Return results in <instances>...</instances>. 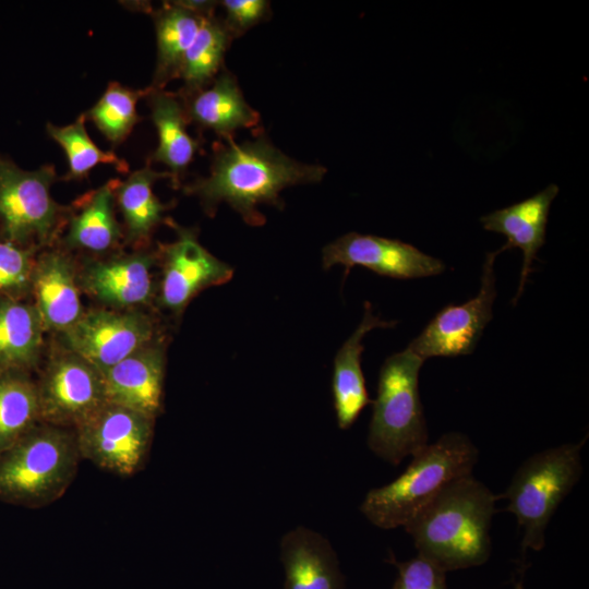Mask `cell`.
<instances>
[{
  "instance_id": "1",
  "label": "cell",
  "mask_w": 589,
  "mask_h": 589,
  "mask_svg": "<svg viewBox=\"0 0 589 589\" xmlns=\"http://www.w3.org/2000/svg\"><path fill=\"white\" fill-rule=\"evenodd\" d=\"M212 149L208 176L197 177L182 190L197 197L207 216H214L218 205L225 202L250 226L265 224L257 209L260 205L283 209L284 189L320 182L327 171L321 165L289 157L262 130L255 132L253 140L241 143L233 139L218 140Z\"/></svg>"
},
{
  "instance_id": "2",
  "label": "cell",
  "mask_w": 589,
  "mask_h": 589,
  "mask_svg": "<svg viewBox=\"0 0 589 589\" xmlns=\"http://www.w3.org/2000/svg\"><path fill=\"white\" fill-rule=\"evenodd\" d=\"M496 496L472 474L446 485L405 526L418 555L444 572L484 564L491 555Z\"/></svg>"
},
{
  "instance_id": "3",
  "label": "cell",
  "mask_w": 589,
  "mask_h": 589,
  "mask_svg": "<svg viewBox=\"0 0 589 589\" xmlns=\"http://www.w3.org/2000/svg\"><path fill=\"white\" fill-rule=\"evenodd\" d=\"M411 457L398 478L364 496L360 510L374 526L404 527L446 485L472 474L479 450L466 434L448 432Z\"/></svg>"
},
{
  "instance_id": "4",
  "label": "cell",
  "mask_w": 589,
  "mask_h": 589,
  "mask_svg": "<svg viewBox=\"0 0 589 589\" xmlns=\"http://www.w3.org/2000/svg\"><path fill=\"white\" fill-rule=\"evenodd\" d=\"M81 455L73 429L39 422L0 453V501L41 507L72 483Z\"/></svg>"
},
{
  "instance_id": "5",
  "label": "cell",
  "mask_w": 589,
  "mask_h": 589,
  "mask_svg": "<svg viewBox=\"0 0 589 589\" xmlns=\"http://www.w3.org/2000/svg\"><path fill=\"white\" fill-rule=\"evenodd\" d=\"M586 438L538 452L527 458L514 473L498 498L507 501L521 529V565L515 589H522L527 550L541 551L545 530L562 501L570 493L582 473L581 449Z\"/></svg>"
},
{
  "instance_id": "6",
  "label": "cell",
  "mask_w": 589,
  "mask_h": 589,
  "mask_svg": "<svg viewBox=\"0 0 589 589\" xmlns=\"http://www.w3.org/2000/svg\"><path fill=\"white\" fill-rule=\"evenodd\" d=\"M423 362L406 348L387 357L380 370L366 443L377 457L394 466L429 444L419 392Z\"/></svg>"
},
{
  "instance_id": "7",
  "label": "cell",
  "mask_w": 589,
  "mask_h": 589,
  "mask_svg": "<svg viewBox=\"0 0 589 589\" xmlns=\"http://www.w3.org/2000/svg\"><path fill=\"white\" fill-rule=\"evenodd\" d=\"M57 180L52 165L28 171L0 155V240L40 249L57 239L69 212L51 196Z\"/></svg>"
},
{
  "instance_id": "8",
  "label": "cell",
  "mask_w": 589,
  "mask_h": 589,
  "mask_svg": "<svg viewBox=\"0 0 589 589\" xmlns=\"http://www.w3.org/2000/svg\"><path fill=\"white\" fill-rule=\"evenodd\" d=\"M37 384L40 420L76 429L107 402L101 372L62 347L47 360Z\"/></svg>"
},
{
  "instance_id": "9",
  "label": "cell",
  "mask_w": 589,
  "mask_h": 589,
  "mask_svg": "<svg viewBox=\"0 0 589 589\" xmlns=\"http://www.w3.org/2000/svg\"><path fill=\"white\" fill-rule=\"evenodd\" d=\"M155 419L111 402L104 404L75 431L81 458L128 476L148 454Z\"/></svg>"
},
{
  "instance_id": "10",
  "label": "cell",
  "mask_w": 589,
  "mask_h": 589,
  "mask_svg": "<svg viewBox=\"0 0 589 589\" xmlns=\"http://www.w3.org/2000/svg\"><path fill=\"white\" fill-rule=\"evenodd\" d=\"M165 223L176 231L177 238L158 245L161 277L155 299L160 309L179 317L201 291L229 281L233 268L200 243L196 228L180 226L169 217Z\"/></svg>"
},
{
  "instance_id": "11",
  "label": "cell",
  "mask_w": 589,
  "mask_h": 589,
  "mask_svg": "<svg viewBox=\"0 0 589 589\" xmlns=\"http://www.w3.org/2000/svg\"><path fill=\"white\" fill-rule=\"evenodd\" d=\"M63 347L100 372L161 336L151 316L135 310L91 309L60 334Z\"/></svg>"
},
{
  "instance_id": "12",
  "label": "cell",
  "mask_w": 589,
  "mask_h": 589,
  "mask_svg": "<svg viewBox=\"0 0 589 589\" xmlns=\"http://www.w3.org/2000/svg\"><path fill=\"white\" fill-rule=\"evenodd\" d=\"M504 250L489 252L483 263L478 294L467 302L442 309L408 345L425 361L432 357H457L473 351L483 329L493 316L496 298L494 261Z\"/></svg>"
},
{
  "instance_id": "13",
  "label": "cell",
  "mask_w": 589,
  "mask_h": 589,
  "mask_svg": "<svg viewBox=\"0 0 589 589\" xmlns=\"http://www.w3.org/2000/svg\"><path fill=\"white\" fill-rule=\"evenodd\" d=\"M322 265L345 267V277L353 266L365 267L381 276L412 279L435 276L445 264L416 247L397 239L348 232L322 250Z\"/></svg>"
},
{
  "instance_id": "14",
  "label": "cell",
  "mask_w": 589,
  "mask_h": 589,
  "mask_svg": "<svg viewBox=\"0 0 589 589\" xmlns=\"http://www.w3.org/2000/svg\"><path fill=\"white\" fill-rule=\"evenodd\" d=\"M156 265L157 250L143 249L131 254L88 261L77 268L79 286L112 310H133L151 304L156 298L157 285L153 278Z\"/></svg>"
},
{
  "instance_id": "15",
  "label": "cell",
  "mask_w": 589,
  "mask_h": 589,
  "mask_svg": "<svg viewBox=\"0 0 589 589\" xmlns=\"http://www.w3.org/2000/svg\"><path fill=\"white\" fill-rule=\"evenodd\" d=\"M166 344L159 336L101 371L107 402L155 419L163 409Z\"/></svg>"
},
{
  "instance_id": "16",
  "label": "cell",
  "mask_w": 589,
  "mask_h": 589,
  "mask_svg": "<svg viewBox=\"0 0 589 589\" xmlns=\"http://www.w3.org/2000/svg\"><path fill=\"white\" fill-rule=\"evenodd\" d=\"M77 267L63 250H48L36 256L31 294L45 330L62 334L84 313L80 298Z\"/></svg>"
},
{
  "instance_id": "17",
  "label": "cell",
  "mask_w": 589,
  "mask_h": 589,
  "mask_svg": "<svg viewBox=\"0 0 589 589\" xmlns=\"http://www.w3.org/2000/svg\"><path fill=\"white\" fill-rule=\"evenodd\" d=\"M190 123L209 130L219 140L233 139L241 129L257 128L260 113L245 100L236 75L225 67L205 88L180 94Z\"/></svg>"
},
{
  "instance_id": "18",
  "label": "cell",
  "mask_w": 589,
  "mask_h": 589,
  "mask_svg": "<svg viewBox=\"0 0 589 589\" xmlns=\"http://www.w3.org/2000/svg\"><path fill=\"white\" fill-rule=\"evenodd\" d=\"M558 192L560 188L552 183L519 203L496 209L480 218L485 230L506 237L507 243L502 247L504 251L518 248L522 252L520 281L514 303L522 294L532 263L545 242L549 213Z\"/></svg>"
},
{
  "instance_id": "19",
  "label": "cell",
  "mask_w": 589,
  "mask_h": 589,
  "mask_svg": "<svg viewBox=\"0 0 589 589\" xmlns=\"http://www.w3.org/2000/svg\"><path fill=\"white\" fill-rule=\"evenodd\" d=\"M284 589H345V577L330 542L299 526L283 537Z\"/></svg>"
},
{
  "instance_id": "20",
  "label": "cell",
  "mask_w": 589,
  "mask_h": 589,
  "mask_svg": "<svg viewBox=\"0 0 589 589\" xmlns=\"http://www.w3.org/2000/svg\"><path fill=\"white\" fill-rule=\"evenodd\" d=\"M118 179L81 195L71 206L65 220L62 244L69 250L105 254L115 250L123 238L116 218Z\"/></svg>"
},
{
  "instance_id": "21",
  "label": "cell",
  "mask_w": 589,
  "mask_h": 589,
  "mask_svg": "<svg viewBox=\"0 0 589 589\" xmlns=\"http://www.w3.org/2000/svg\"><path fill=\"white\" fill-rule=\"evenodd\" d=\"M144 98L151 109L158 137L157 147L151 154L148 164L165 165L171 175L173 188H180L181 178L201 149L202 143L188 132L190 122L178 93L148 86Z\"/></svg>"
},
{
  "instance_id": "22",
  "label": "cell",
  "mask_w": 589,
  "mask_h": 589,
  "mask_svg": "<svg viewBox=\"0 0 589 589\" xmlns=\"http://www.w3.org/2000/svg\"><path fill=\"white\" fill-rule=\"evenodd\" d=\"M396 324V321H385L374 315L370 303L365 302L360 324L337 351L334 359L332 389L337 424L340 429H349L363 408L371 402L361 369L363 337L374 328H388Z\"/></svg>"
},
{
  "instance_id": "23",
  "label": "cell",
  "mask_w": 589,
  "mask_h": 589,
  "mask_svg": "<svg viewBox=\"0 0 589 589\" xmlns=\"http://www.w3.org/2000/svg\"><path fill=\"white\" fill-rule=\"evenodd\" d=\"M45 327L34 303L0 294V373H32L39 364Z\"/></svg>"
},
{
  "instance_id": "24",
  "label": "cell",
  "mask_w": 589,
  "mask_h": 589,
  "mask_svg": "<svg viewBox=\"0 0 589 589\" xmlns=\"http://www.w3.org/2000/svg\"><path fill=\"white\" fill-rule=\"evenodd\" d=\"M169 179L168 171H156L147 165L133 171L125 181L116 188V206L123 218L124 242L144 249L151 241L155 229L166 221L164 214L172 204L160 202L154 193V183Z\"/></svg>"
},
{
  "instance_id": "25",
  "label": "cell",
  "mask_w": 589,
  "mask_h": 589,
  "mask_svg": "<svg viewBox=\"0 0 589 589\" xmlns=\"http://www.w3.org/2000/svg\"><path fill=\"white\" fill-rule=\"evenodd\" d=\"M157 60L151 86L164 88L168 82L178 79L183 57L206 16L201 15L179 1L165 2L153 12Z\"/></svg>"
},
{
  "instance_id": "26",
  "label": "cell",
  "mask_w": 589,
  "mask_h": 589,
  "mask_svg": "<svg viewBox=\"0 0 589 589\" xmlns=\"http://www.w3.org/2000/svg\"><path fill=\"white\" fill-rule=\"evenodd\" d=\"M223 17L204 19L192 45L185 52L178 79L183 81L180 94H191L208 86L224 68L227 49L232 43Z\"/></svg>"
},
{
  "instance_id": "27",
  "label": "cell",
  "mask_w": 589,
  "mask_h": 589,
  "mask_svg": "<svg viewBox=\"0 0 589 589\" xmlns=\"http://www.w3.org/2000/svg\"><path fill=\"white\" fill-rule=\"evenodd\" d=\"M40 420L37 384L29 373H0V453Z\"/></svg>"
},
{
  "instance_id": "28",
  "label": "cell",
  "mask_w": 589,
  "mask_h": 589,
  "mask_svg": "<svg viewBox=\"0 0 589 589\" xmlns=\"http://www.w3.org/2000/svg\"><path fill=\"white\" fill-rule=\"evenodd\" d=\"M86 118L82 113L77 119L67 125L47 123V133L64 151L69 170L65 180H82L87 178L89 171L97 165H110L121 173L129 171L128 163L111 151H103L89 137Z\"/></svg>"
},
{
  "instance_id": "29",
  "label": "cell",
  "mask_w": 589,
  "mask_h": 589,
  "mask_svg": "<svg viewBox=\"0 0 589 589\" xmlns=\"http://www.w3.org/2000/svg\"><path fill=\"white\" fill-rule=\"evenodd\" d=\"M145 93L146 88L132 89L118 82H111L84 116L113 146L120 145L142 119L136 111V105Z\"/></svg>"
},
{
  "instance_id": "30",
  "label": "cell",
  "mask_w": 589,
  "mask_h": 589,
  "mask_svg": "<svg viewBox=\"0 0 589 589\" xmlns=\"http://www.w3.org/2000/svg\"><path fill=\"white\" fill-rule=\"evenodd\" d=\"M38 250L0 240V294L23 300L31 293Z\"/></svg>"
},
{
  "instance_id": "31",
  "label": "cell",
  "mask_w": 589,
  "mask_h": 589,
  "mask_svg": "<svg viewBox=\"0 0 589 589\" xmlns=\"http://www.w3.org/2000/svg\"><path fill=\"white\" fill-rule=\"evenodd\" d=\"M397 568L393 589H447L446 572L429 560L417 555L406 562H398L392 556Z\"/></svg>"
},
{
  "instance_id": "32",
  "label": "cell",
  "mask_w": 589,
  "mask_h": 589,
  "mask_svg": "<svg viewBox=\"0 0 589 589\" xmlns=\"http://www.w3.org/2000/svg\"><path fill=\"white\" fill-rule=\"evenodd\" d=\"M218 3L224 9L223 21L232 39L272 15L271 3L266 0H224Z\"/></svg>"
}]
</instances>
